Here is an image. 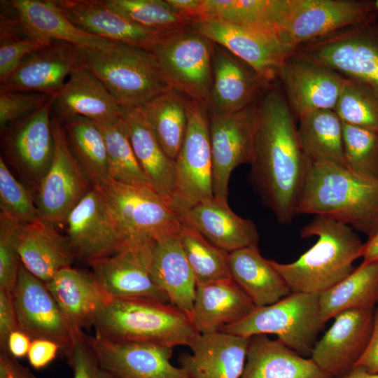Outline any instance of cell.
Listing matches in <instances>:
<instances>
[{"label": "cell", "mask_w": 378, "mask_h": 378, "mask_svg": "<svg viewBox=\"0 0 378 378\" xmlns=\"http://www.w3.org/2000/svg\"><path fill=\"white\" fill-rule=\"evenodd\" d=\"M355 366H359L370 373H378V307L375 309L370 341Z\"/></svg>", "instance_id": "11a10c76"}, {"label": "cell", "mask_w": 378, "mask_h": 378, "mask_svg": "<svg viewBox=\"0 0 378 378\" xmlns=\"http://www.w3.org/2000/svg\"><path fill=\"white\" fill-rule=\"evenodd\" d=\"M181 219L183 224L228 253L258 247L260 237L254 222L240 217L230 209L227 200L214 195L191 206Z\"/></svg>", "instance_id": "cb8c5ba5"}, {"label": "cell", "mask_w": 378, "mask_h": 378, "mask_svg": "<svg viewBox=\"0 0 378 378\" xmlns=\"http://www.w3.org/2000/svg\"><path fill=\"white\" fill-rule=\"evenodd\" d=\"M213 80L206 104L209 115H227L250 106L264 85L256 72L224 47L215 43Z\"/></svg>", "instance_id": "d4e9b609"}, {"label": "cell", "mask_w": 378, "mask_h": 378, "mask_svg": "<svg viewBox=\"0 0 378 378\" xmlns=\"http://www.w3.org/2000/svg\"><path fill=\"white\" fill-rule=\"evenodd\" d=\"M279 78L298 119L317 110H335L347 79L325 65L294 55L284 62Z\"/></svg>", "instance_id": "d6986e66"}, {"label": "cell", "mask_w": 378, "mask_h": 378, "mask_svg": "<svg viewBox=\"0 0 378 378\" xmlns=\"http://www.w3.org/2000/svg\"><path fill=\"white\" fill-rule=\"evenodd\" d=\"M241 378H332L310 358L267 335L249 337L246 361Z\"/></svg>", "instance_id": "1f68e13d"}, {"label": "cell", "mask_w": 378, "mask_h": 378, "mask_svg": "<svg viewBox=\"0 0 378 378\" xmlns=\"http://www.w3.org/2000/svg\"><path fill=\"white\" fill-rule=\"evenodd\" d=\"M52 98L36 92L0 90L1 130L38 110Z\"/></svg>", "instance_id": "c3c4849f"}, {"label": "cell", "mask_w": 378, "mask_h": 378, "mask_svg": "<svg viewBox=\"0 0 378 378\" xmlns=\"http://www.w3.org/2000/svg\"><path fill=\"white\" fill-rule=\"evenodd\" d=\"M178 237L197 286L232 279L230 253L218 248L196 230L185 224L182 225Z\"/></svg>", "instance_id": "b9f144b4"}, {"label": "cell", "mask_w": 378, "mask_h": 378, "mask_svg": "<svg viewBox=\"0 0 378 378\" xmlns=\"http://www.w3.org/2000/svg\"><path fill=\"white\" fill-rule=\"evenodd\" d=\"M53 97L34 113L10 124L2 132L6 158L31 183L38 186L54 155L51 111Z\"/></svg>", "instance_id": "e0dca14e"}, {"label": "cell", "mask_w": 378, "mask_h": 378, "mask_svg": "<svg viewBox=\"0 0 378 378\" xmlns=\"http://www.w3.org/2000/svg\"><path fill=\"white\" fill-rule=\"evenodd\" d=\"M55 150L52 163L41 180L35 202L39 218L54 225L64 223L72 209L92 188L72 154L64 125L52 117Z\"/></svg>", "instance_id": "4fadbf2b"}, {"label": "cell", "mask_w": 378, "mask_h": 378, "mask_svg": "<svg viewBox=\"0 0 378 378\" xmlns=\"http://www.w3.org/2000/svg\"><path fill=\"white\" fill-rule=\"evenodd\" d=\"M338 378H378V373H370L359 366H355L346 374Z\"/></svg>", "instance_id": "94428289"}, {"label": "cell", "mask_w": 378, "mask_h": 378, "mask_svg": "<svg viewBox=\"0 0 378 378\" xmlns=\"http://www.w3.org/2000/svg\"><path fill=\"white\" fill-rule=\"evenodd\" d=\"M50 43L27 37L0 43V82L8 78L26 57Z\"/></svg>", "instance_id": "681fc988"}, {"label": "cell", "mask_w": 378, "mask_h": 378, "mask_svg": "<svg viewBox=\"0 0 378 378\" xmlns=\"http://www.w3.org/2000/svg\"><path fill=\"white\" fill-rule=\"evenodd\" d=\"M65 223L75 257L87 263L111 255L134 241L94 186L69 213Z\"/></svg>", "instance_id": "5bb4252c"}, {"label": "cell", "mask_w": 378, "mask_h": 378, "mask_svg": "<svg viewBox=\"0 0 378 378\" xmlns=\"http://www.w3.org/2000/svg\"><path fill=\"white\" fill-rule=\"evenodd\" d=\"M178 233L156 241L151 273L155 284L166 294L170 304L190 317L197 282L181 247Z\"/></svg>", "instance_id": "836d02e7"}, {"label": "cell", "mask_w": 378, "mask_h": 378, "mask_svg": "<svg viewBox=\"0 0 378 378\" xmlns=\"http://www.w3.org/2000/svg\"><path fill=\"white\" fill-rule=\"evenodd\" d=\"M132 240L159 239L180 232L178 214L155 190L110 177L94 185Z\"/></svg>", "instance_id": "30bf717a"}, {"label": "cell", "mask_w": 378, "mask_h": 378, "mask_svg": "<svg viewBox=\"0 0 378 378\" xmlns=\"http://www.w3.org/2000/svg\"><path fill=\"white\" fill-rule=\"evenodd\" d=\"M52 109L62 120L83 117L97 124L111 122L122 113V106L83 64L71 74L53 97Z\"/></svg>", "instance_id": "4316f807"}, {"label": "cell", "mask_w": 378, "mask_h": 378, "mask_svg": "<svg viewBox=\"0 0 378 378\" xmlns=\"http://www.w3.org/2000/svg\"><path fill=\"white\" fill-rule=\"evenodd\" d=\"M0 216L27 225L39 218L31 195L0 158Z\"/></svg>", "instance_id": "bcb514c9"}, {"label": "cell", "mask_w": 378, "mask_h": 378, "mask_svg": "<svg viewBox=\"0 0 378 378\" xmlns=\"http://www.w3.org/2000/svg\"><path fill=\"white\" fill-rule=\"evenodd\" d=\"M46 286L69 321L78 330L94 327L98 312L113 298L92 272L66 267Z\"/></svg>", "instance_id": "83f0119b"}, {"label": "cell", "mask_w": 378, "mask_h": 378, "mask_svg": "<svg viewBox=\"0 0 378 378\" xmlns=\"http://www.w3.org/2000/svg\"><path fill=\"white\" fill-rule=\"evenodd\" d=\"M0 378H36L30 370L22 365L8 351L0 350Z\"/></svg>", "instance_id": "9f6ffc18"}, {"label": "cell", "mask_w": 378, "mask_h": 378, "mask_svg": "<svg viewBox=\"0 0 378 378\" xmlns=\"http://www.w3.org/2000/svg\"><path fill=\"white\" fill-rule=\"evenodd\" d=\"M362 258L363 263L378 260V232L364 243Z\"/></svg>", "instance_id": "91938a15"}, {"label": "cell", "mask_w": 378, "mask_h": 378, "mask_svg": "<svg viewBox=\"0 0 378 378\" xmlns=\"http://www.w3.org/2000/svg\"><path fill=\"white\" fill-rule=\"evenodd\" d=\"M0 43L29 37L10 1H1Z\"/></svg>", "instance_id": "f5cc1de1"}, {"label": "cell", "mask_w": 378, "mask_h": 378, "mask_svg": "<svg viewBox=\"0 0 378 378\" xmlns=\"http://www.w3.org/2000/svg\"><path fill=\"white\" fill-rule=\"evenodd\" d=\"M121 115L141 167L156 192L173 208L176 195L174 162L157 140L141 106H122Z\"/></svg>", "instance_id": "4dcf8cb0"}, {"label": "cell", "mask_w": 378, "mask_h": 378, "mask_svg": "<svg viewBox=\"0 0 378 378\" xmlns=\"http://www.w3.org/2000/svg\"><path fill=\"white\" fill-rule=\"evenodd\" d=\"M63 121L70 150L92 186L109 178L105 140L97 123L83 117Z\"/></svg>", "instance_id": "f35d334b"}, {"label": "cell", "mask_w": 378, "mask_h": 378, "mask_svg": "<svg viewBox=\"0 0 378 378\" xmlns=\"http://www.w3.org/2000/svg\"><path fill=\"white\" fill-rule=\"evenodd\" d=\"M253 125L252 105L231 114L209 115L215 197L227 200L232 172L241 164H250Z\"/></svg>", "instance_id": "ffe728a7"}, {"label": "cell", "mask_w": 378, "mask_h": 378, "mask_svg": "<svg viewBox=\"0 0 378 378\" xmlns=\"http://www.w3.org/2000/svg\"><path fill=\"white\" fill-rule=\"evenodd\" d=\"M297 214L323 216L368 238L378 232V181L330 163H309Z\"/></svg>", "instance_id": "7a4b0ae2"}, {"label": "cell", "mask_w": 378, "mask_h": 378, "mask_svg": "<svg viewBox=\"0 0 378 378\" xmlns=\"http://www.w3.org/2000/svg\"><path fill=\"white\" fill-rule=\"evenodd\" d=\"M214 46L192 27L162 36L151 52L169 88L206 105L213 80Z\"/></svg>", "instance_id": "9c48e42d"}, {"label": "cell", "mask_w": 378, "mask_h": 378, "mask_svg": "<svg viewBox=\"0 0 378 378\" xmlns=\"http://www.w3.org/2000/svg\"><path fill=\"white\" fill-rule=\"evenodd\" d=\"M375 13L373 1L286 0L276 34L295 52L303 44L360 24Z\"/></svg>", "instance_id": "ba28073f"}, {"label": "cell", "mask_w": 378, "mask_h": 378, "mask_svg": "<svg viewBox=\"0 0 378 378\" xmlns=\"http://www.w3.org/2000/svg\"><path fill=\"white\" fill-rule=\"evenodd\" d=\"M285 2L286 0H203L204 20L214 18L253 27L276 36V27Z\"/></svg>", "instance_id": "60d3db41"}, {"label": "cell", "mask_w": 378, "mask_h": 378, "mask_svg": "<svg viewBox=\"0 0 378 378\" xmlns=\"http://www.w3.org/2000/svg\"><path fill=\"white\" fill-rule=\"evenodd\" d=\"M18 250L22 265L45 284L60 270L71 267L75 257L67 237L41 218L22 225Z\"/></svg>", "instance_id": "f546056e"}, {"label": "cell", "mask_w": 378, "mask_h": 378, "mask_svg": "<svg viewBox=\"0 0 378 378\" xmlns=\"http://www.w3.org/2000/svg\"><path fill=\"white\" fill-rule=\"evenodd\" d=\"M187 108L186 132L174 160L176 195L173 208L180 218L193 204L214 196L207 108L189 98Z\"/></svg>", "instance_id": "8fae6325"}, {"label": "cell", "mask_w": 378, "mask_h": 378, "mask_svg": "<svg viewBox=\"0 0 378 378\" xmlns=\"http://www.w3.org/2000/svg\"><path fill=\"white\" fill-rule=\"evenodd\" d=\"M317 237L315 244L298 260L280 263L270 260L291 293L321 294L335 286L356 267L364 243L351 227L323 216H315L300 233Z\"/></svg>", "instance_id": "3957f363"}, {"label": "cell", "mask_w": 378, "mask_h": 378, "mask_svg": "<svg viewBox=\"0 0 378 378\" xmlns=\"http://www.w3.org/2000/svg\"><path fill=\"white\" fill-rule=\"evenodd\" d=\"M59 350V346L50 340L36 339L31 341L27 356L30 365L39 369L48 365Z\"/></svg>", "instance_id": "db71d44e"}, {"label": "cell", "mask_w": 378, "mask_h": 378, "mask_svg": "<svg viewBox=\"0 0 378 378\" xmlns=\"http://www.w3.org/2000/svg\"><path fill=\"white\" fill-rule=\"evenodd\" d=\"M80 51L83 64L121 106H141L169 88L155 56L146 48L110 41Z\"/></svg>", "instance_id": "5b68a950"}, {"label": "cell", "mask_w": 378, "mask_h": 378, "mask_svg": "<svg viewBox=\"0 0 378 378\" xmlns=\"http://www.w3.org/2000/svg\"><path fill=\"white\" fill-rule=\"evenodd\" d=\"M343 139L346 168L378 181V133L343 122Z\"/></svg>", "instance_id": "f6af8a7d"}, {"label": "cell", "mask_w": 378, "mask_h": 378, "mask_svg": "<svg viewBox=\"0 0 378 378\" xmlns=\"http://www.w3.org/2000/svg\"><path fill=\"white\" fill-rule=\"evenodd\" d=\"M16 330L18 322L13 293L0 288V350L7 351L8 336Z\"/></svg>", "instance_id": "816d5d0a"}, {"label": "cell", "mask_w": 378, "mask_h": 378, "mask_svg": "<svg viewBox=\"0 0 378 378\" xmlns=\"http://www.w3.org/2000/svg\"><path fill=\"white\" fill-rule=\"evenodd\" d=\"M375 10L378 13V0L373 1Z\"/></svg>", "instance_id": "6125c7cd"}, {"label": "cell", "mask_w": 378, "mask_h": 378, "mask_svg": "<svg viewBox=\"0 0 378 378\" xmlns=\"http://www.w3.org/2000/svg\"><path fill=\"white\" fill-rule=\"evenodd\" d=\"M321 314L326 322L346 310L378 304V260L361 263L341 282L319 294Z\"/></svg>", "instance_id": "74e56055"}, {"label": "cell", "mask_w": 378, "mask_h": 378, "mask_svg": "<svg viewBox=\"0 0 378 378\" xmlns=\"http://www.w3.org/2000/svg\"><path fill=\"white\" fill-rule=\"evenodd\" d=\"M82 64L79 48L52 41L26 57L8 78L0 82V90L31 91L54 97Z\"/></svg>", "instance_id": "7402d4cb"}, {"label": "cell", "mask_w": 378, "mask_h": 378, "mask_svg": "<svg viewBox=\"0 0 378 378\" xmlns=\"http://www.w3.org/2000/svg\"><path fill=\"white\" fill-rule=\"evenodd\" d=\"M293 55L325 65L378 94V13L360 24L303 44Z\"/></svg>", "instance_id": "52a82bcc"}, {"label": "cell", "mask_w": 378, "mask_h": 378, "mask_svg": "<svg viewBox=\"0 0 378 378\" xmlns=\"http://www.w3.org/2000/svg\"><path fill=\"white\" fill-rule=\"evenodd\" d=\"M26 34L46 42L64 41L80 48L101 47L107 40L73 24L52 0H12Z\"/></svg>", "instance_id": "d6a6232c"}, {"label": "cell", "mask_w": 378, "mask_h": 378, "mask_svg": "<svg viewBox=\"0 0 378 378\" xmlns=\"http://www.w3.org/2000/svg\"><path fill=\"white\" fill-rule=\"evenodd\" d=\"M81 30L112 41L152 50L165 34L147 30L108 7L104 0H52Z\"/></svg>", "instance_id": "484cf974"}, {"label": "cell", "mask_w": 378, "mask_h": 378, "mask_svg": "<svg viewBox=\"0 0 378 378\" xmlns=\"http://www.w3.org/2000/svg\"><path fill=\"white\" fill-rule=\"evenodd\" d=\"M335 111L344 123L378 133V94L368 85L347 78Z\"/></svg>", "instance_id": "ee69618b"}, {"label": "cell", "mask_w": 378, "mask_h": 378, "mask_svg": "<svg viewBox=\"0 0 378 378\" xmlns=\"http://www.w3.org/2000/svg\"><path fill=\"white\" fill-rule=\"evenodd\" d=\"M22 224L0 216V288L13 293L21 261L18 235Z\"/></svg>", "instance_id": "7dc6e473"}, {"label": "cell", "mask_w": 378, "mask_h": 378, "mask_svg": "<svg viewBox=\"0 0 378 378\" xmlns=\"http://www.w3.org/2000/svg\"><path fill=\"white\" fill-rule=\"evenodd\" d=\"M97 125L105 140L109 177L125 184L155 190L136 158L122 115L111 122Z\"/></svg>", "instance_id": "ab89813d"}, {"label": "cell", "mask_w": 378, "mask_h": 378, "mask_svg": "<svg viewBox=\"0 0 378 378\" xmlns=\"http://www.w3.org/2000/svg\"><path fill=\"white\" fill-rule=\"evenodd\" d=\"M376 307L346 310L316 342L311 358L332 378L346 374L356 365L370 341Z\"/></svg>", "instance_id": "ac0fdd59"}, {"label": "cell", "mask_w": 378, "mask_h": 378, "mask_svg": "<svg viewBox=\"0 0 378 378\" xmlns=\"http://www.w3.org/2000/svg\"><path fill=\"white\" fill-rule=\"evenodd\" d=\"M325 323L319 294L291 293L274 304L255 307L245 318L220 332L247 338L274 334L288 348L307 357L312 355Z\"/></svg>", "instance_id": "8992f818"}, {"label": "cell", "mask_w": 378, "mask_h": 378, "mask_svg": "<svg viewBox=\"0 0 378 378\" xmlns=\"http://www.w3.org/2000/svg\"><path fill=\"white\" fill-rule=\"evenodd\" d=\"M99 364L120 378H189L170 361L173 348L150 343H119L84 335Z\"/></svg>", "instance_id": "44dd1931"}, {"label": "cell", "mask_w": 378, "mask_h": 378, "mask_svg": "<svg viewBox=\"0 0 378 378\" xmlns=\"http://www.w3.org/2000/svg\"><path fill=\"white\" fill-rule=\"evenodd\" d=\"M18 330L32 340L43 339L57 344L69 356L82 340L84 332L77 329L62 312L46 284L21 263L13 291Z\"/></svg>", "instance_id": "7c38bea8"}, {"label": "cell", "mask_w": 378, "mask_h": 378, "mask_svg": "<svg viewBox=\"0 0 378 378\" xmlns=\"http://www.w3.org/2000/svg\"><path fill=\"white\" fill-rule=\"evenodd\" d=\"M309 164L298 139L296 117L284 94L271 90L254 106L248 178L281 224L290 223L298 215Z\"/></svg>", "instance_id": "6da1fadb"}, {"label": "cell", "mask_w": 378, "mask_h": 378, "mask_svg": "<svg viewBox=\"0 0 378 378\" xmlns=\"http://www.w3.org/2000/svg\"><path fill=\"white\" fill-rule=\"evenodd\" d=\"M249 338L223 332L198 334L189 347L192 353L178 358L189 378H241Z\"/></svg>", "instance_id": "603a6c76"}, {"label": "cell", "mask_w": 378, "mask_h": 378, "mask_svg": "<svg viewBox=\"0 0 378 378\" xmlns=\"http://www.w3.org/2000/svg\"><path fill=\"white\" fill-rule=\"evenodd\" d=\"M66 358L74 378H120L99 364L84 337Z\"/></svg>", "instance_id": "f907efd6"}, {"label": "cell", "mask_w": 378, "mask_h": 378, "mask_svg": "<svg viewBox=\"0 0 378 378\" xmlns=\"http://www.w3.org/2000/svg\"><path fill=\"white\" fill-rule=\"evenodd\" d=\"M298 120V139L309 163H330L346 167L343 122L335 110L312 111Z\"/></svg>", "instance_id": "d590c367"}, {"label": "cell", "mask_w": 378, "mask_h": 378, "mask_svg": "<svg viewBox=\"0 0 378 378\" xmlns=\"http://www.w3.org/2000/svg\"><path fill=\"white\" fill-rule=\"evenodd\" d=\"M192 27L250 66L264 85L279 77L282 64L294 53L274 34L258 28L214 18Z\"/></svg>", "instance_id": "2e32d148"}, {"label": "cell", "mask_w": 378, "mask_h": 378, "mask_svg": "<svg viewBox=\"0 0 378 378\" xmlns=\"http://www.w3.org/2000/svg\"><path fill=\"white\" fill-rule=\"evenodd\" d=\"M113 10L137 25L160 34L192 27L166 0H104Z\"/></svg>", "instance_id": "7bdbcfd3"}, {"label": "cell", "mask_w": 378, "mask_h": 378, "mask_svg": "<svg viewBox=\"0 0 378 378\" xmlns=\"http://www.w3.org/2000/svg\"><path fill=\"white\" fill-rule=\"evenodd\" d=\"M155 242L134 240L120 251L88 264L112 298H146L170 303L152 277Z\"/></svg>", "instance_id": "9a60e30c"}, {"label": "cell", "mask_w": 378, "mask_h": 378, "mask_svg": "<svg viewBox=\"0 0 378 378\" xmlns=\"http://www.w3.org/2000/svg\"><path fill=\"white\" fill-rule=\"evenodd\" d=\"M188 100L186 95L169 88L141 106L157 140L174 162L186 132Z\"/></svg>", "instance_id": "8d00e7d4"}, {"label": "cell", "mask_w": 378, "mask_h": 378, "mask_svg": "<svg viewBox=\"0 0 378 378\" xmlns=\"http://www.w3.org/2000/svg\"><path fill=\"white\" fill-rule=\"evenodd\" d=\"M95 336L113 342L189 346L199 334L190 317L170 303L113 298L98 312Z\"/></svg>", "instance_id": "277c9868"}, {"label": "cell", "mask_w": 378, "mask_h": 378, "mask_svg": "<svg viewBox=\"0 0 378 378\" xmlns=\"http://www.w3.org/2000/svg\"><path fill=\"white\" fill-rule=\"evenodd\" d=\"M255 307L234 281L227 279L197 286L190 318L200 334L220 332Z\"/></svg>", "instance_id": "f1b7e54d"}, {"label": "cell", "mask_w": 378, "mask_h": 378, "mask_svg": "<svg viewBox=\"0 0 378 378\" xmlns=\"http://www.w3.org/2000/svg\"><path fill=\"white\" fill-rule=\"evenodd\" d=\"M171 7L192 26L205 19L203 0H166Z\"/></svg>", "instance_id": "6f0895ef"}, {"label": "cell", "mask_w": 378, "mask_h": 378, "mask_svg": "<svg viewBox=\"0 0 378 378\" xmlns=\"http://www.w3.org/2000/svg\"><path fill=\"white\" fill-rule=\"evenodd\" d=\"M231 278L250 298L256 307L274 304L291 291L258 247H246L229 253Z\"/></svg>", "instance_id": "e575fe53"}, {"label": "cell", "mask_w": 378, "mask_h": 378, "mask_svg": "<svg viewBox=\"0 0 378 378\" xmlns=\"http://www.w3.org/2000/svg\"><path fill=\"white\" fill-rule=\"evenodd\" d=\"M31 342V338L26 333L16 330L8 336L7 351L16 358H22L27 355Z\"/></svg>", "instance_id": "680465c9"}]
</instances>
